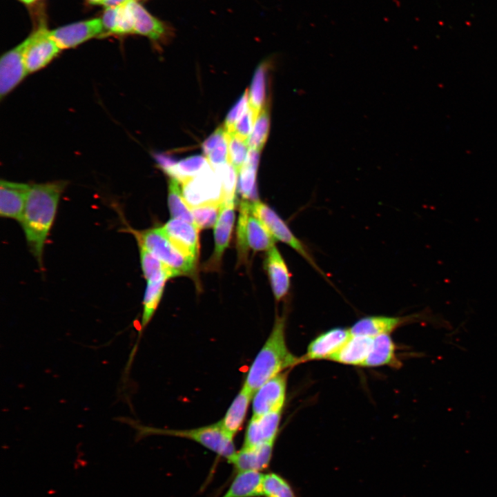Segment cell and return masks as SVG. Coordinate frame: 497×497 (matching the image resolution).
Listing matches in <instances>:
<instances>
[{"label": "cell", "instance_id": "83f0119b", "mask_svg": "<svg viewBox=\"0 0 497 497\" xmlns=\"http://www.w3.org/2000/svg\"><path fill=\"white\" fill-rule=\"evenodd\" d=\"M211 164L202 155H194L176 162L166 173L181 184L193 178Z\"/></svg>", "mask_w": 497, "mask_h": 497}, {"label": "cell", "instance_id": "6da1fadb", "mask_svg": "<svg viewBox=\"0 0 497 497\" xmlns=\"http://www.w3.org/2000/svg\"><path fill=\"white\" fill-rule=\"evenodd\" d=\"M66 182L30 184L20 223L30 251L40 266L46 241L53 224Z\"/></svg>", "mask_w": 497, "mask_h": 497}, {"label": "cell", "instance_id": "ba28073f", "mask_svg": "<svg viewBox=\"0 0 497 497\" xmlns=\"http://www.w3.org/2000/svg\"><path fill=\"white\" fill-rule=\"evenodd\" d=\"M23 41V59L28 74L46 66L61 50L44 25H41Z\"/></svg>", "mask_w": 497, "mask_h": 497}, {"label": "cell", "instance_id": "d590c367", "mask_svg": "<svg viewBox=\"0 0 497 497\" xmlns=\"http://www.w3.org/2000/svg\"><path fill=\"white\" fill-rule=\"evenodd\" d=\"M228 162L239 173L246 160L249 151L248 142L239 138L233 133H228Z\"/></svg>", "mask_w": 497, "mask_h": 497}, {"label": "cell", "instance_id": "60d3db41", "mask_svg": "<svg viewBox=\"0 0 497 497\" xmlns=\"http://www.w3.org/2000/svg\"><path fill=\"white\" fill-rule=\"evenodd\" d=\"M128 1H130V0H106L104 1V3H103V6L105 8L115 7V6H118L119 5H121Z\"/></svg>", "mask_w": 497, "mask_h": 497}, {"label": "cell", "instance_id": "7402d4cb", "mask_svg": "<svg viewBox=\"0 0 497 497\" xmlns=\"http://www.w3.org/2000/svg\"><path fill=\"white\" fill-rule=\"evenodd\" d=\"M401 365L396 355V345L391 335L383 334L373 338L371 351L362 367L390 366L399 368Z\"/></svg>", "mask_w": 497, "mask_h": 497}, {"label": "cell", "instance_id": "484cf974", "mask_svg": "<svg viewBox=\"0 0 497 497\" xmlns=\"http://www.w3.org/2000/svg\"><path fill=\"white\" fill-rule=\"evenodd\" d=\"M167 280L162 278L147 281L143 300V313L140 323L139 338L141 333L152 319L160 302Z\"/></svg>", "mask_w": 497, "mask_h": 497}, {"label": "cell", "instance_id": "ffe728a7", "mask_svg": "<svg viewBox=\"0 0 497 497\" xmlns=\"http://www.w3.org/2000/svg\"><path fill=\"white\" fill-rule=\"evenodd\" d=\"M373 338L351 335L329 360L342 364L362 367L372 346Z\"/></svg>", "mask_w": 497, "mask_h": 497}, {"label": "cell", "instance_id": "8fae6325", "mask_svg": "<svg viewBox=\"0 0 497 497\" xmlns=\"http://www.w3.org/2000/svg\"><path fill=\"white\" fill-rule=\"evenodd\" d=\"M104 28L101 18L70 23L50 30L52 39L61 50L75 48L102 34Z\"/></svg>", "mask_w": 497, "mask_h": 497}, {"label": "cell", "instance_id": "5bb4252c", "mask_svg": "<svg viewBox=\"0 0 497 497\" xmlns=\"http://www.w3.org/2000/svg\"><path fill=\"white\" fill-rule=\"evenodd\" d=\"M351 335L349 329L342 327H335L320 333L309 343L305 354L300 357L301 363L329 360Z\"/></svg>", "mask_w": 497, "mask_h": 497}, {"label": "cell", "instance_id": "cb8c5ba5", "mask_svg": "<svg viewBox=\"0 0 497 497\" xmlns=\"http://www.w3.org/2000/svg\"><path fill=\"white\" fill-rule=\"evenodd\" d=\"M221 497H262L264 474L257 471H239Z\"/></svg>", "mask_w": 497, "mask_h": 497}, {"label": "cell", "instance_id": "7a4b0ae2", "mask_svg": "<svg viewBox=\"0 0 497 497\" xmlns=\"http://www.w3.org/2000/svg\"><path fill=\"white\" fill-rule=\"evenodd\" d=\"M286 318L277 316L271 331L246 373L244 386L253 394L264 382L301 364L289 349L286 342Z\"/></svg>", "mask_w": 497, "mask_h": 497}, {"label": "cell", "instance_id": "9a60e30c", "mask_svg": "<svg viewBox=\"0 0 497 497\" xmlns=\"http://www.w3.org/2000/svg\"><path fill=\"white\" fill-rule=\"evenodd\" d=\"M282 411L252 416L246 429L242 447H249L275 442L280 427Z\"/></svg>", "mask_w": 497, "mask_h": 497}, {"label": "cell", "instance_id": "2e32d148", "mask_svg": "<svg viewBox=\"0 0 497 497\" xmlns=\"http://www.w3.org/2000/svg\"><path fill=\"white\" fill-rule=\"evenodd\" d=\"M170 242L184 255L195 260L199 253V231L196 225L172 218L162 227Z\"/></svg>", "mask_w": 497, "mask_h": 497}, {"label": "cell", "instance_id": "ab89813d", "mask_svg": "<svg viewBox=\"0 0 497 497\" xmlns=\"http://www.w3.org/2000/svg\"><path fill=\"white\" fill-rule=\"evenodd\" d=\"M155 158L159 167L165 173L176 163L171 157L164 154H156Z\"/></svg>", "mask_w": 497, "mask_h": 497}, {"label": "cell", "instance_id": "8d00e7d4", "mask_svg": "<svg viewBox=\"0 0 497 497\" xmlns=\"http://www.w3.org/2000/svg\"><path fill=\"white\" fill-rule=\"evenodd\" d=\"M248 106V92L246 90L226 115L224 127L227 133H233L235 126Z\"/></svg>", "mask_w": 497, "mask_h": 497}, {"label": "cell", "instance_id": "e0dca14e", "mask_svg": "<svg viewBox=\"0 0 497 497\" xmlns=\"http://www.w3.org/2000/svg\"><path fill=\"white\" fill-rule=\"evenodd\" d=\"M30 184L1 180L0 215L20 222L29 191Z\"/></svg>", "mask_w": 497, "mask_h": 497}, {"label": "cell", "instance_id": "d4e9b609", "mask_svg": "<svg viewBox=\"0 0 497 497\" xmlns=\"http://www.w3.org/2000/svg\"><path fill=\"white\" fill-rule=\"evenodd\" d=\"M104 28L110 33L133 34V23L128 1L115 7L106 8L101 18Z\"/></svg>", "mask_w": 497, "mask_h": 497}, {"label": "cell", "instance_id": "30bf717a", "mask_svg": "<svg viewBox=\"0 0 497 497\" xmlns=\"http://www.w3.org/2000/svg\"><path fill=\"white\" fill-rule=\"evenodd\" d=\"M288 371H284L261 385L252 397L253 416L282 411L286 395Z\"/></svg>", "mask_w": 497, "mask_h": 497}, {"label": "cell", "instance_id": "7c38bea8", "mask_svg": "<svg viewBox=\"0 0 497 497\" xmlns=\"http://www.w3.org/2000/svg\"><path fill=\"white\" fill-rule=\"evenodd\" d=\"M24 41L6 52L0 59V97L3 99L28 74L23 59Z\"/></svg>", "mask_w": 497, "mask_h": 497}, {"label": "cell", "instance_id": "e575fe53", "mask_svg": "<svg viewBox=\"0 0 497 497\" xmlns=\"http://www.w3.org/2000/svg\"><path fill=\"white\" fill-rule=\"evenodd\" d=\"M222 205V203H210L191 208L197 227L201 230L215 225Z\"/></svg>", "mask_w": 497, "mask_h": 497}, {"label": "cell", "instance_id": "44dd1931", "mask_svg": "<svg viewBox=\"0 0 497 497\" xmlns=\"http://www.w3.org/2000/svg\"><path fill=\"white\" fill-rule=\"evenodd\" d=\"M235 220V200L222 203L215 225V251L212 262H219L225 248L228 246Z\"/></svg>", "mask_w": 497, "mask_h": 497}, {"label": "cell", "instance_id": "603a6c76", "mask_svg": "<svg viewBox=\"0 0 497 497\" xmlns=\"http://www.w3.org/2000/svg\"><path fill=\"white\" fill-rule=\"evenodd\" d=\"M253 393L242 385L220 423L230 436L234 437L241 429L246 418Z\"/></svg>", "mask_w": 497, "mask_h": 497}, {"label": "cell", "instance_id": "277c9868", "mask_svg": "<svg viewBox=\"0 0 497 497\" xmlns=\"http://www.w3.org/2000/svg\"><path fill=\"white\" fill-rule=\"evenodd\" d=\"M139 246L151 253L177 275L189 274L195 260L184 255L168 239L162 227L132 230Z\"/></svg>", "mask_w": 497, "mask_h": 497}, {"label": "cell", "instance_id": "d6986e66", "mask_svg": "<svg viewBox=\"0 0 497 497\" xmlns=\"http://www.w3.org/2000/svg\"><path fill=\"white\" fill-rule=\"evenodd\" d=\"M264 268L275 300H282L289 291L291 275L284 260L275 246L267 251Z\"/></svg>", "mask_w": 497, "mask_h": 497}, {"label": "cell", "instance_id": "b9f144b4", "mask_svg": "<svg viewBox=\"0 0 497 497\" xmlns=\"http://www.w3.org/2000/svg\"><path fill=\"white\" fill-rule=\"evenodd\" d=\"M106 0H86L91 5H103Z\"/></svg>", "mask_w": 497, "mask_h": 497}, {"label": "cell", "instance_id": "4dcf8cb0", "mask_svg": "<svg viewBox=\"0 0 497 497\" xmlns=\"http://www.w3.org/2000/svg\"><path fill=\"white\" fill-rule=\"evenodd\" d=\"M139 247L140 262L142 272L147 281L169 279L176 276L174 272L167 267L158 258L143 247Z\"/></svg>", "mask_w": 497, "mask_h": 497}, {"label": "cell", "instance_id": "5b68a950", "mask_svg": "<svg viewBox=\"0 0 497 497\" xmlns=\"http://www.w3.org/2000/svg\"><path fill=\"white\" fill-rule=\"evenodd\" d=\"M239 256L245 259L248 248L254 251H269L275 246V239L251 212V202L240 204L237 231Z\"/></svg>", "mask_w": 497, "mask_h": 497}, {"label": "cell", "instance_id": "4fadbf2b", "mask_svg": "<svg viewBox=\"0 0 497 497\" xmlns=\"http://www.w3.org/2000/svg\"><path fill=\"white\" fill-rule=\"evenodd\" d=\"M134 33L148 37L153 41L166 39L173 34L172 27L150 14L137 0L128 1Z\"/></svg>", "mask_w": 497, "mask_h": 497}, {"label": "cell", "instance_id": "836d02e7", "mask_svg": "<svg viewBox=\"0 0 497 497\" xmlns=\"http://www.w3.org/2000/svg\"><path fill=\"white\" fill-rule=\"evenodd\" d=\"M213 168L222 182L224 202L235 200V190L238 182V173L235 168L229 162Z\"/></svg>", "mask_w": 497, "mask_h": 497}, {"label": "cell", "instance_id": "f1b7e54d", "mask_svg": "<svg viewBox=\"0 0 497 497\" xmlns=\"http://www.w3.org/2000/svg\"><path fill=\"white\" fill-rule=\"evenodd\" d=\"M260 153V150L249 149L246 160L238 173L237 188L244 199H248L253 194Z\"/></svg>", "mask_w": 497, "mask_h": 497}, {"label": "cell", "instance_id": "f546056e", "mask_svg": "<svg viewBox=\"0 0 497 497\" xmlns=\"http://www.w3.org/2000/svg\"><path fill=\"white\" fill-rule=\"evenodd\" d=\"M179 182L171 177L168 184V204L173 218L179 219L195 224L191 208L185 200Z\"/></svg>", "mask_w": 497, "mask_h": 497}, {"label": "cell", "instance_id": "74e56055", "mask_svg": "<svg viewBox=\"0 0 497 497\" xmlns=\"http://www.w3.org/2000/svg\"><path fill=\"white\" fill-rule=\"evenodd\" d=\"M257 117V115L252 110L248 104L247 109L237 121L234 130L231 133L248 142Z\"/></svg>", "mask_w": 497, "mask_h": 497}, {"label": "cell", "instance_id": "1f68e13d", "mask_svg": "<svg viewBox=\"0 0 497 497\" xmlns=\"http://www.w3.org/2000/svg\"><path fill=\"white\" fill-rule=\"evenodd\" d=\"M262 497H299L291 483L275 472L264 474Z\"/></svg>", "mask_w": 497, "mask_h": 497}, {"label": "cell", "instance_id": "8992f818", "mask_svg": "<svg viewBox=\"0 0 497 497\" xmlns=\"http://www.w3.org/2000/svg\"><path fill=\"white\" fill-rule=\"evenodd\" d=\"M251 209L252 213L260 220L275 240L289 245L314 269L323 274L304 243L293 234L277 213L268 205L259 201L251 202Z\"/></svg>", "mask_w": 497, "mask_h": 497}, {"label": "cell", "instance_id": "f35d334b", "mask_svg": "<svg viewBox=\"0 0 497 497\" xmlns=\"http://www.w3.org/2000/svg\"><path fill=\"white\" fill-rule=\"evenodd\" d=\"M228 139V133L224 126L217 128L202 144V150L206 155L215 147Z\"/></svg>", "mask_w": 497, "mask_h": 497}, {"label": "cell", "instance_id": "4316f807", "mask_svg": "<svg viewBox=\"0 0 497 497\" xmlns=\"http://www.w3.org/2000/svg\"><path fill=\"white\" fill-rule=\"evenodd\" d=\"M268 61L262 62L256 68L248 92V104L252 110L258 116L265 107L266 79L269 68Z\"/></svg>", "mask_w": 497, "mask_h": 497}, {"label": "cell", "instance_id": "ac0fdd59", "mask_svg": "<svg viewBox=\"0 0 497 497\" xmlns=\"http://www.w3.org/2000/svg\"><path fill=\"white\" fill-rule=\"evenodd\" d=\"M275 442L257 446L242 447L237 451L228 462L236 471H257L266 469L271 463Z\"/></svg>", "mask_w": 497, "mask_h": 497}, {"label": "cell", "instance_id": "52a82bcc", "mask_svg": "<svg viewBox=\"0 0 497 497\" xmlns=\"http://www.w3.org/2000/svg\"><path fill=\"white\" fill-rule=\"evenodd\" d=\"M182 191L191 208L224 202L221 180L211 165L197 176L183 182Z\"/></svg>", "mask_w": 497, "mask_h": 497}, {"label": "cell", "instance_id": "9c48e42d", "mask_svg": "<svg viewBox=\"0 0 497 497\" xmlns=\"http://www.w3.org/2000/svg\"><path fill=\"white\" fill-rule=\"evenodd\" d=\"M420 320L429 322L436 321L433 314L426 311L405 316L370 315L360 318L349 329L351 335H362L373 338L376 336L389 334L398 327Z\"/></svg>", "mask_w": 497, "mask_h": 497}, {"label": "cell", "instance_id": "3957f363", "mask_svg": "<svg viewBox=\"0 0 497 497\" xmlns=\"http://www.w3.org/2000/svg\"><path fill=\"white\" fill-rule=\"evenodd\" d=\"M138 438L149 435H164L186 438L195 442L228 462L236 453L233 438L226 433L220 421L210 425L189 429H163L135 425Z\"/></svg>", "mask_w": 497, "mask_h": 497}, {"label": "cell", "instance_id": "7bdbcfd3", "mask_svg": "<svg viewBox=\"0 0 497 497\" xmlns=\"http://www.w3.org/2000/svg\"><path fill=\"white\" fill-rule=\"evenodd\" d=\"M26 5H31L35 3L37 0H18Z\"/></svg>", "mask_w": 497, "mask_h": 497}, {"label": "cell", "instance_id": "d6a6232c", "mask_svg": "<svg viewBox=\"0 0 497 497\" xmlns=\"http://www.w3.org/2000/svg\"><path fill=\"white\" fill-rule=\"evenodd\" d=\"M270 116L269 108L265 106L259 113L248 139L249 149L261 150L269 136Z\"/></svg>", "mask_w": 497, "mask_h": 497}]
</instances>
